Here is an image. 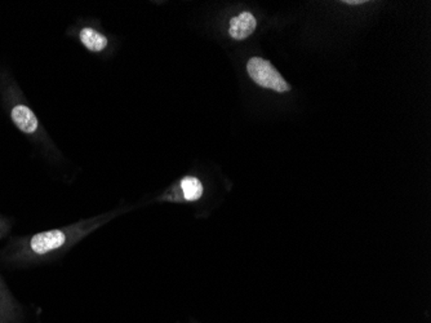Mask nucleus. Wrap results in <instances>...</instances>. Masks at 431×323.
Segmentation results:
<instances>
[{
    "instance_id": "1",
    "label": "nucleus",
    "mask_w": 431,
    "mask_h": 323,
    "mask_svg": "<svg viewBox=\"0 0 431 323\" xmlns=\"http://www.w3.org/2000/svg\"><path fill=\"white\" fill-rule=\"evenodd\" d=\"M247 71L250 78L259 87L273 89L275 92H288L291 86L285 82V78L276 70L275 66L261 57H252L247 63Z\"/></svg>"
},
{
    "instance_id": "2",
    "label": "nucleus",
    "mask_w": 431,
    "mask_h": 323,
    "mask_svg": "<svg viewBox=\"0 0 431 323\" xmlns=\"http://www.w3.org/2000/svg\"><path fill=\"white\" fill-rule=\"evenodd\" d=\"M66 241V236L62 230H48L31 236L29 246L35 255H45L59 250Z\"/></svg>"
},
{
    "instance_id": "3",
    "label": "nucleus",
    "mask_w": 431,
    "mask_h": 323,
    "mask_svg": "<svg viewBox=\"0 0 431 323\" xmlns=\"http://www.w3.org/2000/svg\"><path fill=\"white\" fill-rule=\"evenodd\" d=\"M257 27V21L250 12H243L230 20L229 34L235 40H244L253 34Z\"/></svg>"
},
{
    "instance_id": "4",
    "label": "nucleus",
    "mask_w": 431,
    "mask_h": 323,
    "mask_svg": "<svg viewBox=\"0 0 431 323\" xmlns=\"http://www.w3.org/2000/svg\"><path fill=\"white\" fill-rule=\"evenodd\" d=\"M10 117H12V121L16 124L18 130L24 132V133H34L38 130V126H39L38 118L33 113V110L27 106H15L12 109Z\"/></svg>"
},
{
    "instance_id": "5",
    "label": "nucleus",
    "mask_w": 431,
    "mask_h": 323,
    "mask_svg": "<svg viewBox=\"0 0 431 323\" xmlns=\"http://www.w3.org/2000/svg\"><path fill=\"white\" fill-rule=\"evenodd\" d=\"M80 40L92 52H101L107 45L106 36H103L101 33H98L92 27H84L80 31Z\"/></svg>"
},
{
    "instance_id": "6",
    "label": "nucleus",
    "mask_w": 431,
    "mask_h": 323,
    "mask_svg": "<svg viewBox=\"0 0 431 323\" xmlns=\"http://www.w3.org/2000/svg\"><path fill=\"white\" fill-rule=\"evenodd\" d=\"M181 189L186 201H197L203 194V185L197 177L182 179Z\"/></svg>"
},
{
    "instance_id": "7",
    "label": "nucleus",
    "mask_w": 431,
    "mask_h": 323,
    "mask_svg": "<svg viewBox=\"0 0 431 323\" xmlns=\"http://www.w3.org/2000/svg\"><path fill=\"white\" fill-rule=\"evenodd\" d=\"M344 3L349 4V6H361V4L365 3V0H345Z\"/></svg>"
}]
</instances>
